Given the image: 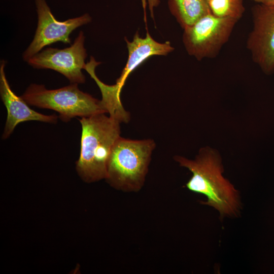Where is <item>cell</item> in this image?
<instances>
[{"mask_svg":"<svg viewBox=\"0 0 274 274\" xmlns=\"http://www.w3.org/2000/svg\"><path fill=\"white\" fill-rule=\"evenodd\" d=\"M175 160L192 174L186 183L187 188L202 194L207 198L203 204L217 210L221 217H237L242 209L238 191L222 175L223 167L218 153L209 148L200 150L192 160L177 156Z\"/></svg>","mask_w":274,"mask_h":274,"instance_id":"1","label":"cell"},{"mask_svg":"<svg viewBox=\"0 0 274 274\" xmlns=\"http://www.w3.org/2000/svg\"><path fill=\"white\" fill-rule=\"evenodd\" d=\"M79 121L82 133L77 170L86 182L106 179L111 150L121 136V123L105 113L82 117Z\"/></svg>","mask_w":274,"mask_h":274,"instance_id":"2","label":"cell"},{"mask_svg":"<svg viewBox=\"0 0 274 274\" xmlns=\"http://www.w3.org/2000/svg\"><path fill=\"white\" fill-rule=\"evenodd\" d=\"M155 142L120 136L114 145L107 164L106 179L125 191H136L144 184Z\"/></svg>","mask_w":274,"mask_h":274,"instance_id":"3","label":"cell"},{"mask_svg":"<svg viewBox=\"0 0 274 274\" xmlns=\"http://www.w3.org/2000/svg\"><path fill=\"white\" fill-rule=\"evenodd\" d=\"M77 83L49 90L44 85L30 84L21 97L29 105L55 111L68 122L76 117H87L107 113L101 100L80 90Z\"/></svg>","mask_w":274,"mask_h":274,"instance_id":"4","label":"cell"},{"mask_svg":"<svg viewBox=\"0 0 274 274\" xmlns=\"http://www.w3.org/2000/svg\"><path fill=\"white\" fill-rule=\"evenodd\" d=\"M239 20L211 13L184 29L182 40L188 54L200 61L215 58L229 40Z\"/></svg>","mask_w":274,"mask_h":274,"instance_id":"5","label":"cell"},{"mask_svg":"<svg viewBox=\"0 0 274 274\" xmlns=\"http://www.w3.org/2000/svg\"><path fill=\"white\" fill-rule=\"evenodd\" d=\"M38 13V26L33 40L24 52L23 59L26 61L39 53L44 47L57 42L71 44L69 36L77 28L91 21L88 14L69 19L57 20L45 0H35Z\"/></svg>","mask_w":274,"mask_h":274,"instance_id":"6","label":"cell"},{"mask_svg":"<svg viewBox=\"0 0 274 274\" xmlns=\"http://www.w3.org/2000/svg\"><path fill=\"white\" fill-rule=\"evenodd\" d=\"M253 26L246 47L263 73H274V5L257 4L252 9Z\"/></svg>","mask_w":274,"mask_h":274,"instance_id":"7","label":"cell"},{"mask_svg":"<svg viewBox=\"0 0 274 274\" xmlns=\"http://www.w3.org/2000/svg\"><path fill=\"white\" fill-rule=\"evenodd\" d=\"M85 36L81 31L74 43L63 49L48 48L30 58L27 63L36 68H49L64 76L71 83L82 84L87 57L84 47Z\"/></svg>","mask_w":274,"mask_h":274,"instance_id":"8","label":"cell"},{"mask_svg":"<svg viewBox=\"0 0 274 274\" xmlns=\"http://www.w3.org/2000/svg\"><path fill=\"white\" fill-rule=\"evenodd\" d=\"M147 29L145 38L140 37L138 31L134 35L132 41L126 38L128 56L126 64L122 70L116 84L108 85L104 83L100 88L105 95L112 101L121 103V92L125 81L129 75L135 68L149 57L154 55H166L174 50L169 41L161 43L156 41Z\"/></svg>","mask_w":274,"mask_h":274,"instance_id":"9","label":"cell"},{"mask_svg":"<svg viewBox=\"0 0 274 274\" xmlns=\"http://www.w3.org/2000/svg\"><path fill=\"white\" fill-rule=\"evenodd\" d=\"M5 61H1L0 94L2 100L7 110V117L2 139H7L11 134L15 127L21 122L35 120L47 123H56L57 120L56 115H46L33 110L21 96H18L12 90L6 78L5 72Z\"/></svg>","mask_w":274,"mask_h":274,"instance_id":"10","label":"cell"},{"mask_svg":"<svg viewBox=\"0 0 274 274\" xmlns=\"http://www.w3.org/2000/svg\"><path fill=\"white\" fill-rule=\"evenodd\" d=\"M168 6L183 29L212 13L206 0H168Z\"/></svg>","mask_w":274,"mask_h":274,"instance_id":"11","label":"cell"},{"mask_svg":"<svg viewBox=\"0 0 274 274\" xmlns=\"http://www.w3.org/2000/svg\"><path fill=\"white\" fill-rule=\"evenodd\" d=\"M208 3L212 14L217 17H229L239 20L245 10L244 0H210Z\"/></svg>","mask_w":274,"mask_h":274,"instance_id":"12","label":"cell"},{"mask_svg":"<svg viewBox=\"0 0 274 274\" xmlns=\"http://www.w3.org/2000/svg\"><path fill=\"white\" fill-rule=\"evenodd\" d=\"M148 7L150 12V15L152 18H154V9L157 7L160 4L159 0H147Z\"/></svg>","mask_w":274,"mask_h":274,"instance_id":"13","label":"cell"},{"mask_svg":"<svg viewBox=\"0 0 274 274\" xmlns=\"http://www.w3.org/2000/svg\"><path fill=\"white\" fill-rule=\"evenodd\" d=\"M258 4L263 5L265 6L274 5V0H252Z\"/></svg>","mask_w":274,"mask_h":274,"instance_id":"14","label":"cell"},{"mask_svg":"<svg viewBox=\"0 0 274 274\" xmlns=\"http://www.w3.org/2000/svg\"><path fill=\"white\" fill-rule=\"evenodd\" d=\"M210 0H206V1L207 2V3H208Z\"/></svg>","mask_w":274,"mask_h":274,"instance_id":"15","label":"cell"}]
</instances>
